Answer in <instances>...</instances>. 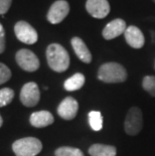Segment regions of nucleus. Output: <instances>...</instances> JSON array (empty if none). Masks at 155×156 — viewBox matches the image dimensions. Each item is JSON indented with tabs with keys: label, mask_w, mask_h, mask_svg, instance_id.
I'll return each instance as SVG.
<instances>
[{
	"label": "nucleus",
	"mask_w": 155,
	"mask_h": 156,
	"mask_svg": "<svg viewBox=\"0 0 155 156\" xmlns=\"http://www.w3.org/2000/svg\"><path fill=\"white\" fill-rule=\"evenodd\" d=\"M48 64L52 71L62 73L67 71L70 66V55L62 45L51 44L47 48Z\"/></svg>",
	"instance_id": "nucleus-1"
},
{
	"label": "nucleus",
	"mask_w": 155,
	"mask_h": 156,
	"mask_svg": "<svg viewBox=\"0 0 155 156\" xmlns=\"http://www.w3.org/2000/svg\"><path fill=\"white\" fill-rule=\"evenodd\" d=\"M98 79L107 84L123 83L127 80V72L123 66L118 62H106L99 69Z\"/></svg>",
	"instance_id": "nucleus-2"
},
{
	"label": "nucleus",
	"mask_w": 155,
	"mask_h": 156,
	"mask_svg": "<svg viewBox=\"0 0 155 156\" xmlns=\"http://www.w3.org/2000/svg\"><path fill=\"white\" fill-rule=\"evenodd\" d=\"M42 149L41 140L34 137H25L16 140L12 144V150L16 156H35Z\"/></svg>",
	"instance_id": "nucleus-3"
},
{
	"label": "nucleus",
	"mask_w": 155,
	"mask_h": 156,
	"mask_svg": "<svg viewBox=\"0 0 155 156\" xmlns=\"http://www.w3.org/2000/svg\"><path fill=\"white\" fill-rule=\"evenodd\" d=\"M143 127V115L138 107H132L127 113L125 119L124 128L125 132L130 135L135 136L140 133Z\"/></svg>",
	"instance_id": "nucleus-4"
},
{
	"label": "nucleus",
	"mask_w": 155,
	"mask_h": 156,
	"mask_svg": "<svg viewBox=\"0 0 155 156\" xmlns=\"http://www.w3.org/2000/svg\"><path fill=\"white\" fill-rule=\"evenodd\" d=\"M15 59L17 65L25 72H35L39 68V59L34 52L22 48L16 52Z\"/></svg>",
	"instance_id": "nucleus-5"
},
{
	"label": "nucleus",
	"mask_w": 155,
	"mask_h": 156,
	"mask_svg": "<svg viewBox=\"0 0 155 156\" xmlns=\"http://www.w3.org/2000/svg\"><path fill=\"white\" fill-rule=\"evenodd\" d=\"M14 32L19 41L26 44H34L38 39L35 29L28 22L20 20L14 25Z\"/></svg>",
	"instance_id": "nucleus-6"
},
{
	"label": "nucleus",
	"mask_w": 155,
	"mask_h": 156,
	"mask_svg": "<svg viewBox=\"0 0 155 156\" xmlns=\"http://www.w3.org/2000/svg\"><path fill=\"white\" fill-rule=\"evenodd\" d=\"M70 12V4L65 0H57L48 12L47 18L51 24H58L67 17Z\"/></svg>",
	"instance_id": "nucleus-7"
},
{
	"label": "nucleus",
	"mask_w": 155,
	"mask_h": 156,
	"mask_svg": "<svg viewBox=\"0 0 155 156\" xmlns=\"http://www.w3.org/2000/svg\"><path fill=\"white\" fill-rule=\"evenodd\" d=\"M41 99L38 86L34 82H29L22 87L20 91V101L26 107H34Z\"/></svg>",
	"instance_id": "nucleus-8"
},
{
	"label": "nucleus",
	"mask_w": 155,
	"mask_h": 156,
	"mask_svg": "<svg viewBox=\"0 0 155 156\" xmlns=\"http://www.w3.org/2000/svg\"><path fill=\"white\" fill-rule=\"evenodd\" d=\"M86 9L94 18H105L110 13V4L108 0H87Z\"/></svg>",
	"instance_id": "nucleus-9"
},
{
	"label": "nucleus",
	"mask_w": 155,
	"mask_h": 156,
	"mask_svg": "<svg viewBox=\"0 0 155 156\" xmlns=\"http://www.w3.org/2000/svg\"><path fill=\"white\" fill-rule=\"evenodd\" d=\"M79 110V104L72 97H67L61 102L58 107V114L65 120H72Z\"/></svg>",
	"instance_id": "nucleus-10"
},
{
	"label": "nucleus",
	"mask_w": 155,
	"mask_h": 156,
	"mask_svg": "<svg viewBox=\"0 0 155 156\" xmlns=\"http://www.w3.org/2000/svg\"><path fill=\"white\" fill-rule=\"evenodd\" d=\"M127 26L126 22L121 18H116L114 20H112L105 26L103 29V37L107 41H111L120 36L121 34H123L125 30H126Z\"/></svg>",
	"instance_id": "nucleus-11"
},
{
	"label": "nucleus",
	"mask_w": 155,
	"mask_h": 156,
	"mask_svg": "<svg viewBox=\"0 0 155 156\" xmlns=\"http://www.w3.org/2000/svg\"><path fill=\"white\" fill-rule=\"evenodd\" d=\"M124 36L127 44L133 48H141L145 44L144 34L137 26H128L124 32Z\"/></svg>",
	"instance_id": "nucleus-12"
},
{
	"label": "nucleus",
	"mask_w": 155,
	"mask_h": 156,
	"mask_svg": "<svg viewBox=\"0 0 155 156\" xmlns=\"http://www.w3.org/2000/svg\"><path fill=\"white\" fill-rule=\"evenodd\" d=\"M71 42L79 59L85 62V64H90L92 62V55L83 39L78 37V36H75V37L72 38Z\"/></svg>",
	"instance_id": "nucleus-13"
},
{
	"label": "nucleus",
	"mask_w": 155,
	"mask_h": 156,
	"mask_svg": "<svg viewBox=\"0 0 155 156\" xmlns=\"http://www.w3.org/2000/svg\"><path fill=\"white\" fill-rule=\"evenodd\" d=\"M30 124L36 128H44L51 125L55 119L51 112L48 111H37L30 115Z\"/></svg>",
	"instance_id": "nucleus-14"
},
{
	"label": "nucleus",
	"mask_w": 155,
	"mask_h": 156,
	"mask_svg": "<svg viewBox=\"0 0 155 156\" xmlns=\"http://www.w3.org/2000/svg\"><path fill=\"white\" fill-rule=\"evenodd\" d=\"M91 156H116L117 150L114 146L106 144H93L89 148Z\"/></svg>",
	"instance_id": "nucleus-15"
},
{
	"label": "nucleus",
	"mask_w": 155,
	"mask_h": 156,
	"mask_svg": "<svg viewBox=\"0 0 155 156\" xmlns=\"http://www.w3.org/2000/svg\"><path fill=\"white\" fill-rule=\"evenodd\" d=\"M85 84V76L81 73H77L71 78H69L67 81L65 82L64 87L69 92L78 91L81 88H83Z\"/></svg>",
	"instance_id": "nucleus-16"
},
{
	"label": "nucleus",
	"mask_w": 155,
	"mask_h": 156,
	"mask_svg": "<svg viewBox=\"0 0 155 156\" xmlns=\"http://www.w3.org/2000/svg\"><path fill=\"white\" fill-rule=\"evenodd\" d=\"M89 123L94 131H100L103 128V116L100 111H91L89 113Z\"/></svg>",
	"instance_id": "nucleus-17"
},
{
	"label": "nucleus",
	"mask_w": 155,
	"mask_h": 156,
	"mask_svg": "<svg viewBox=\"0 0 155 156\" xmlns=\"http://www.w3.org/2000/svg\"><path fill=\"white\" fill-rule=\"evenodd\" d=\"M14 98V92L10 88H3L0 90V108L7 106Z\"/></svg>",
	"instance_id": "nucleus-18"
},
{
	"label": "nucleus",
	"mask_w": 155,
	"mask_h": 156,
	"mask_svg": "<svg viewBox=\"0 0 155 156\" xmlns=\"http://www.w3.org/2000/svg\"><path fill=\"white\" fill-rule=\"evenodd\" d=\"M55 154V156H84L83 152L80 149L75 147H68V146L58 148Z\"/></svg>",
	"instance_id": "nucleus-19"
},
{
	"label": "nucleus",
	"mask_w": 155,
	"mask_h": 156,
	"mask_svg": "<svg viewBox=\"0 0 155 156\" xmlns=\"http://www.w3.org/2000/svg\"><path fill=\"white\" fill-rule=\"evenodd\" d=\"M143 89L148 94L155 97V77L153 76H146L142 81Z\"/></svg>",
	"instance_id": "nucleus-20"
},
{
	"label": "nucleus",
	"mask_w": 155,
	"mask_h": 156,
	"mask_svg": "<svg viewBox=\"0 0 155 156\" xmlns=\"http://www.w3.org/2000/svg\"><path fill=\"white\" fill-rule=\"evenodd\" d=\"M11 78V71L6 65L0 62V85L8 82Z\"/></svg>",
	"instance_id": "nucleus-21"
},
{
	"label": "nucleus",
	"mask_w": 155,
	"mask_h": 156,
	"mask_svg": "<svg viewBox=\"0 0 155 156\" xmlns=\"http://www.w3.org/2000/svg\"><path fill=\"white\" fill-rule=\"evenodd\" d=\"M12 0H0V15H4L9 10Z\"/></svg>",
	"instance_id": "nucleus-22"
},
{
	"label": "nucleus",
	"mask_w": 155,
	"mask_h": 156,
	"mask_svg": "<svg viewBox=\"0 0 155 156\" xmlns=\"http://www.w3.org/2000/svg\"><path fill=\"white\" fill-rule=\"evenodd\" d=\"M5 51V32L4 30L0 32V55Z\"/></svg>",
	"instance_id": "nucleus-23"
},
{
	"label": "nucleus",
	"mask_w": 155,
	"mask_h": 156,
	"mask_svg": "<svg viewBox=\"0 0 155 156\" xmlns=\"http://www.w3.org/2000/svg\"><path fill=\"white\" fill-rule=\"evenodd\" d=\"M2 124H3V120H2V117L0 116V127L2 126Z\"/></svg>",
	"instance_id": "nucleus-24"
},
{
	"label": "nucleus",
	"mask_w": 155,
	"mask_h": 156,
	"mask_svg": "<svg viewBox=\"0 0 155 156\" xmlns=\"http://www.w3.org/2000/svg\"><path fill=\"white\" fill-rule=\"evenodd\" d=\"M3 30H4V29H3V26H2V24H1V23H0V32H1V31H3Z\"/></svg>",
	"instance_id": "nucleus-25"
},
{
	"label": "nucleus",
	"mask_w": 155,
	"mask_h": 156,
	"mask_svg": "<svg viewBox=\"0 0 155 156\" xmlns=\"http://www.w3.org/2000/svg\"><path fill=\"white\" fill-rule=\"evenodd\" d=\"M153 2H155V0H153Z\"/></svg>",
	"instance_id": "nucleus-26"
}]
</instances>
